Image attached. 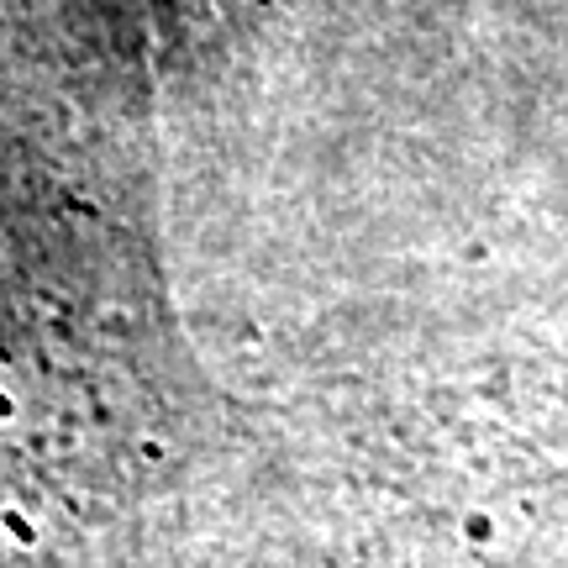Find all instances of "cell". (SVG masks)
Returning <instances> with one entry per match:
<instances>
[{"label": "cell", "mask_w": 568, "mask_h": 568, "mask_svg": "<svg viewBox=\"0 0 568 568\" xmlns=\"http://www.w3.org/2000/svg\"><path fill=\"white\" fill-rule=\"evenodd\" d=\"M268 0H148L159 42H195L211 32H226L237 21L258 17Z\"/></svg>", "instance_id": "6da1fadb"}]
</instances>
